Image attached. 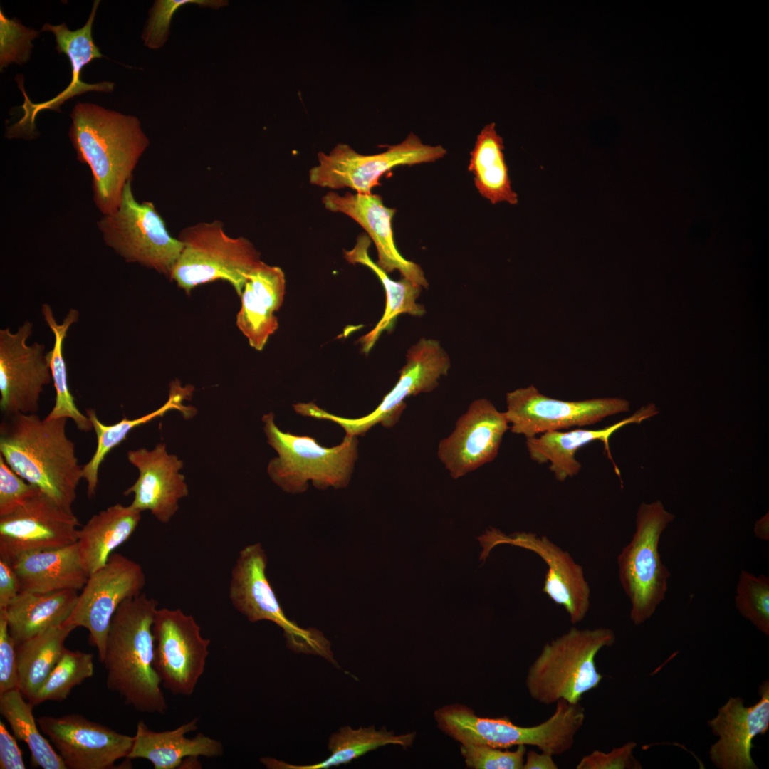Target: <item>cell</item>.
Wrapping results in <instances>:
<instances>
[{
    "label": "cell",
    "instance_id": "cell-1",
    "mask_svg": "<svg viewBox=\"0 0 769 769\" xmlns=\"http://www.w3.org/2000/svg\"><path fill=\"white\" fill-rule=\"evenodd\" d=\"M69 137L77 159L93 176V200L103 215L115 212L149 140L132 115L90 103H78L70 114Z\"/></svg>",
    "mask_w": 769,
    "mask_h": 769
},
{
    "label": "cell",
    "instance_id": "cell-2",
    "mask_svg": "<svg viewBox=\"0 0 769 769\" xmlns=\"http://www.w3.org/2000/svg\"><path fill=\"white\" fill-rule=\"evenodd\" d=\"M67 420L37 414L4 416L0 455L19 476L73 512L83 474L75 444L66 434Z\"/></svg>",
    "mask_w": 769,
    "mask_h": 769
},
{
    "label": "cell",
    "instance_id": "cell-3",
    "mask_svg": "<svg viewBox=\"0 0 769 769\" xmlns=\"http://www.w3.org/2000/svg\"><path fill=\"white\" fill-rule=\"evenodd\" d=\"M158 602L145 593L124 600L114 614L103 663L107 686L135 710L163 715L168 709L154 666L153 623Z\"/></svg>",
    "mask_w": 769,
    "mask_h": 769
},
{
    "label": "cell",
    "instance_id": "cell-4",
    "mask_svg": "<svg viewBox=\"0 0 769 769\" xmlns=\"http://www.w3.org/2000/svg\"><path fill=\"white\" fill-rule=\"evenodd\" d=\"M614 632L605 627L580 629L572 627L545 644L528 669L525 685L535 701L551 705L563 699L578 703L596 689L603 675L596 666V656L615 642Z\"/></svg>",
    "mask_w": 769,
    "mask_h": 769
},
{
    "label": "cell",
    "instance_id": "cell-5",
    "mask_svg": "<svg viewBox=\"0 0 769 769\" xmlns=\"http://www.w3.org/2000/svg\"><path fill=\"white\" fill-rule=\"evenodd\" d=\"M555 703L552 716L533 726H518L507 718L478 717L471 708L458 703L436 709L434 718L444 733L461 744H483L501 748L533 746L554 756L572 748L585 718L580 703H570L563 699Z\"/></svg>",
    "mask_w": 769,
    "mask_h": 769
},
{
    "label": "cell",
    "instance_id": "cell-6",
    "mask_svg": "<svg viewBox=\"0 0 769 769\" xmlns=\"http://www.w3.org/2000/svg\"><path fill=\"white\" fill-rule=\"evenodd\" d=\"M262 421L267 442L278 454L269 461L267 472L283 491L304 492L309 481L320 490L348 485L358 457L357 436L345 435L340 444L325 447L313 437L281 431L273 412L264 414Z\"/></svg>",
    "mask_w": 769,
    "mask_h": 769
},
{
    "label": "cell",
    "instance_id": "cell-7",
    "mask_svg": "<svg viewBox=\"0 0 769 769\" xmlns=\"http://www.w3.org/2000/svg\"><path fill=\"white\" fill-rule=\"evenodd\" d=\"M178 238L184 246L169 278L187 293L223 280L240 296L249 275L263 261L249 239L229 236L219 220L188 226Z\"/></svg>",
    "mask_w": 769,
    "mask_h": 769
},
{
    "label": "cell",
    "instance_id": "cell-8",
    "mask_svg": "<svg viewBox=\"0 0 769 769\" xmlns=\"http://www.w3.org/2000/svg\"><path fill=\"white\" fill-rule=\"evenodd\" d=\"M674 520L662 503H642L630 542L617 556L619 578L631 603L629 617L635 625L649 619L668 590L670 571L659 551L661 534Z\"/></svg>",
    "mask_w": 769,
    "mask_h": 769
},
{
    "label": "cell",
    "instance_id": "cell-9",
    "mask_svg": "<svg viewBox=\"0 0 769 769\" xmlns=\"http://www.w3.org/2000/svg\"><path fill=\"white\" fill-rule=\"evenodd\" d=\"M105 244L127 262L169 277L183 249L151 202H139L127 182L117 209L98 221Z\"/></svg>",
    "mask_w": 769,
    "mask_h": 769
},
{
    "label": "cell",
    "instance_id": "cell-10",
    "mask_svg": "<svg viewBox=\"0 0 769 769\" xmlns=\"http://www.w3.org/2000/svg\"><path fill=\"white\" fill-rule=\"evenodd\" d=\"M267 557L261 543L249 545L240 552L232 568L229 599L251 622L268 620L281 627L291 650L320 656L335 663L330 641L315 628L304 629L284 614L266 575Z\"/></svg>",
    "mask_w": 769,
    "mask_h": 769
},
{
    "label": "cell",
    "instance_id": "cell-11",
    "mask_svg": "<svg viewBox=\"0 0 769 769\" xmlns=\"http://www.w3.org/2000/svg\"><path fill=\"white\" fill-rule=\"evenodd\" d=\"M406 364L399 371L394 387L384 397L371 413L359 418H345L333 414L313 402L299 403L297 413L305 417L328 419L340 425L347 436H363L377 424L393 427L406 407L405 399L420 393H428L439 385L451 367L450 358L433 339L422 338L407 354Z\"/></svg>",
    "mask_w": 769,
    "mask_h": 769
},
{
    "label": "cell",
    "instance_id": "cell-12",
    "mask_svg": "<svg viewBox=\"0 0 769 769\" xmlns=\"http://www.w3.org/2000/svg\"><path fill=\"white\" fill-rule=\"evenodd\" d=\"M446 153L442 146L424 144L413 133L375 155H362L350 145L340 143L329 153H318V164L310 169L308 178L311 184L320 187L350 188L357 193L370 194L380 185V178L394 167L433 162Z\"/></svg>",
    "mask_w": 769,
    "mask_h": 769
},
{
    "label": "cell",
    "instance_id": "cell-13",
    "mask_svg": "<svg viewBox=\"0 0 769 769\" xmlns=\"http://www.w3.org/2000/svg\"><path fill=\"white\" fill-rule=\"evenodd\" d=\"M145 583V575L140 564L113 553L103 567L89 575L74 609L64 623L75 628H85L90 642L96 647L99 659L103 661L114 614L124 600L142 593Z\"/></svg>",
    "mask_w": 769,
    "mask_h": 769
},
{
    "label": "cell",
    "instance_id": "cell-14",
    "mask_svg": "<svg viewBox=\"0 0 769 769\" xmlns=\"http://www.w3.org/2000/svg\"><path fill=\"white\" fill-rule=\"evenodd\" d=\"M506 400L504 413L511 432L526 439L548 431L594 424L629 410V402L624 399L564 401L544 395L533 385L508 392Z\"/></svg>",
    "mask_w": 769,
    "mask_h": 769
},
{
    "label": "cell",
    "instance_id": "cell-15",
    "mask_svg": "<svg viewBox=\"0 0 769 769\" xmlns=\"http://www.w3.org/2000/svg\"><path fill=\"white\" fill-rule=\"evenodd\" d=\"M153 634L154 666L162 685L173 694L191 696L204 672L210 639L180 609H157Z\"/></svg>",
    "mask_w": 769,
    "mask_h": 769
},
{
    "label": "cell",
    "instance_id": "cell-16",
    "mask_svg": "<svg viewBox=\"0 0 769 769\" xmlns=\"http://www.w3.org/2000/svg\"><path fill=\"white\" fill-rule=\"evenodd\" d=\"M478 540L483 548L479 559L483 563L492 549L501 544L518 546L535 553L548 567L542 592L564 608L572 624L585 619L590 607V587L582 567L568 552L547 536L531 532H515L507 535L497 528L489 527Z\"/></svg>",
    "mask_w": 769,
    "mask_h": 769
},
{
    "label": "cell",
    "instance_id": "cell-17",
    "mask_svg": "<svg viewBox=\"0 0 769 769\" xmlns=\"http://www.w3.org/2000/svg\"><path fill=\"white\" fill-rule=\"evenodd\" d=\"M33 325L26 320L16 332L0 330V409L4 416L37 414L43 387L52 381L45 345H28Z\"/></svg>",
    "mask_w": 769,
    "mask_h": 769
},
{
    "label": "cell",
    "instance_id": "cell-18",
    "mask_svg": "<svg viewBox=\"0 0 769 769\" xmlns=\"http://www.w3.org/2000/svg\"><path fill=\"white\" fill-rule=\"evenodd\" d=\"M78 518L40 489L13 513L0 517V558L12 562L20 555L75 543Z\"/></svg>",
    "mask_w": 769,
    "mask_h": 769
},
{
    "label": "cell",
    "instance_id": "cell-19",
    "mask_svg": "<svg viewBox=\"0 0 769 769\" xmlns=\"http://www.w3.org/2000/svg\"><path fill=\"white\" fill-rule=\"evenodd\" d=\"M40 730L48 737L67 769H108L127 758L134 736L118 733L77 713L41 716Z\"/></svg>",
    "mask_w": 769,
    "mask_h": 769
},
{
    "label": "cell",
    "instance_id": "cell-20",
    "mask_svg": "<svg viewBox=\"0 0 769 769\" xmlns=\"http://www.w3.org/2000/svg\"><path fill=\"white\" fill-rule=\"evenodd\" d=\"M509 429L504 412L487 399H476L457 419L451 434L439 441L438 458L451 478L458 479L491 462Z\"/></svg>",
    "mask_w": 769,
    "mask_h": 769
},
{
    "label": "cell",
    "instance_id": "cell-21",
    "mask_svg": "<svg viewBox=\"0 0 769 769\" xmlns=\"http://www.w3.org/2000/svg\"><path fill=\"white\" fill-rule=\"evenodd\" d=\"M760 699L746 706L740 697H730L716 717L708 721L718 740L711 746L709 758L719 769H757L751 750L753 739L769 728V681L759 687Z\"/></svg>",
    "mask_w": 769,
    "mask_h": 769
},
{
    "label": "cell",
    "instance_id": "cell-22",
    "mask_svg": "<svg viewBox=\"0 0 769 769\" xmlns=\"http://www.w3.org/2000/svg\"><path fill=\"white\" fill-rule=\"evenodd\" d=\"M99 4L100 1H94L86 23L79 29L70 31L64 23L56 26L45 23L43 26L41 31H51L54 34L56 51L68 56L72 68V80L67 88L58 95L40 103H32L21 88L25 97L24 103L21 107L23 109L24 115L19 122L8 128V133L11 138L30 139L35 137L36 135L35 118L42 110L50 109L60 112V106L74 96L88 91L109 93L113 90L115 84L112 82L103 81L90 84L82 81L80 78V73L86 65L95 58L104 57L92 38V26Z\"/></svg>",
    "mask_w": 769,
    "mask_h": 769
},
{
    "label": "cell",
    "instance_id": "cell-23",
    "mask_svg": "<svg viewBox=\"0 0 769 769\" xmlns=\"http://www.w3.org/2000/svg\"><path fill=\"white\" fill-rule=\"evenodd\" d=\"M127 457L139 472L136 481L124 492L125 496L133 494L130 506L141 512L150 511L159 522L168 523L179 508V501L189 493L179 472L183 461L168 454L162 443L152 450H130Z\"/></svg>",
    "mask_w": 769,
    "mask_h": 769
},
{
    "label": "cell",
    "instance_id": "cell-24",
    "mask_svg": "<svg viewBox=\"0 0 769 769\" xmlns=\"http://www.w3.org/2000/svg\"><path fill=\"white\" fill-rule=\"evenodd\" d=\"M325 208L343 214L356 221L375 244L378 256L376 263L387 273L398 271L421 288L429 283L422 268L404 258L394 242L392 219L396 209L384 206L378 194L346 192L343 195L331 191L322 198Z\"/></svg>",
    "mask_w": 769,
    "mask_h": 769
},
{
    "label": "cell",
    "instance_id": "cell-25",
    "mask_svg": "<svg viewBox=\"0 0 769 769\" xmlns=\"http://www.w3.org/2000/svg\"><path fill=\"white\" fill-rule=\"evenodd\" d=\"M659 413L654 404L641 407L629 417L617 423L600 429H576L569 431H548L526 439V447L530 457L538 464L549 462V469L559 481L577 475L581 464L575 458L577 451L582 446L595 441L604 444L608 458L612 461L615 471H619L614 462L609 446L610 437L623 426L637 423Z\"/></svg>",
    "mask_w": 769,
    "mask_h": 769
},
{
    "label": "cell",
    "instance_id": "cell-26",
    "mask_svg": "<svg viewBox=\"0 0 769 769\" xmlns=\"http://www.w3.org/2000/svg\"><path fill=\"white\" fill-rule=\"evenodd\" d=\"M285 291V274L278 266L261 261L248 276L240 295L236 325L256 350L263 349L278 328L274 313L283 304Z\"/></svg>",
    "mask_w": 769,
    "mask_h": 769
},
{
    "label": "cell",
    "instance_id": "cell-27",
    "mask_svg": "<svg viewBox=\"0 0 769 769\" xmlns=\"http://www.w3.org/2000/svg\"><path fill=\"white\" fill-rule=\"evenodd\" d=\"M197 723L195 718L175 729L157 732L140 721L127 758L147 760L155 769H175L180 768L184 758L189 757L222 755L224 747L219 740L202 733L192 738L185 736L198 728Z\"/></svg>",
    "mask_w": 769,
    "mask_h": 769
},
{
    "label": "cell",
    "instance_id": "cell-28",
    "mask_svg": "<svg viewBox=\"0 0 769 769\" xmlns=\"http://www.w3.org/2000/svg\"><path fill=\"white\" fill-rule=\"evenodd\" d=\"M11 563L20 592L78 591L89 576L81 563L76 543L56 549L27 552Z\"/></svg>",
    "mask_w": 769,
    "mask_h": 769
},
{
    "label": "cell",
    "instance_id": "cell-29",
    "mask_svg": "<svg viewBox=\"0 0 769 769\" xmlns=\"http://www.w3.org/2000/svg\"><path fill=\"white\" fill-rule=\"evenodd\" d=\"M141 513L130 505L116 503L94 514L79 529L76 544L88 575L103 567L113 551L130 538Z\"/></svg>",
    "mask_w": 769,
    "mask_h": 769
},
{
    "label": "cell",
    "instance_id": "cell-30",
    "mask_svg": "<svg viewBox=\"0 0 769 769\" xmlns=\"http://www.w3.org/2000/svg\"><path fill=\"white\" fill-rule=\"evenodd\" d=\"M371 239L367 234L357 238L350 250H344V258L352 264H361L370 270L382 283L386 297L384 313L372 330L362 336L359 342L364 353L367 354L374 347L381 334L391 330L397 318L401 314L420 317L425 314L424 306L417 303L422 288L406 278L399 281L390 278L369 255Z\"/></svg>",
    "mask_w": 769,
    "mask_h": 769
},
{
    "label": "cell",
    "instance_id": "cell-31",
    "mask_svg": "<svg viewBox=\"0 0 769 769\" xmlns=\"http://www.w3.org/2000/svg\"><path fill=\"white\" fill-rule=\"evenodd\" d=\"M77 590L20 592L2 611L16 644L63 623L74 609Z\"/></svg>",
    "mask_w": 769,
    "mask_h": 769
},
{
    "label": "cell",
    "instance_id": "cell-32",
    "mask_svg": "<svg viewBox=\"0 0 769 769\" xmlns=\"http://www.w3.org/2000/svg\"><path fill=\"white\" fill-rule=\"evenodd\" d=\"M191 387L183 388L179 382H173L171 385L169 399L159 409L147 414L142 417L129 419L124 417L120 422L107 425L102 423L98 419L95 409L86 410V415L89 417L93 429L97 436V446L91 459L82 466L83 478L87 483V495L91 498L95 496L98 484V473L100 467L108 454L115 447L118 446L127 435L135 428L150 422V421L162 417L170 410L179 411L184 419L192 417L196 413V409L184 406L183 401L191 392Z\"/></svg>",
    "mask_w": 769,
    "mask_h": 769
},
{
    "label": "cell",
    "instance_id": "cell-33",
    "mask_svg": "<svg viewBox=\"0 0 769 769\" xmlns=\"http://www.w3.org/2000/svg\"><path fill=\"white\" fill-rule=\"evenodd\" d=\"M415 732L396 735L385 727L377 730L373 726L354 729L350 726L340 728L329 738L328 749L330 755L321 762L310 765H293L273 758L264 757L261 762L270 769H326L350 763L370 751L389 744L403 748L411 746Z\"/></svg>",
    "mask_w": 769,
    "mask_h": 769
},
{
    "label": "cell",
    "instance_id": "cell-34",
    "mask_svg": "<svg viewBox=\"0 0 769 769\" xmlns=\"http://www.w3.org/2000/svg\"><path fill=\"white\" fill-rule=\"evenodd\" d=\"M503 149V138L495 123L487 124L478 135L471 152L469 170L483 197L493 204L505 202L513 205L518 203V195L511 188Z\"/></svg>",
    "mask_w": 769,
    "mask_h": 769
},
{
    "label": "cell",
    "instance_id": "cell-35",
    "mask_svg": "<svg viewBox=\"0 0 769 769\" xmlns=\"http://www.w3.org/2000/svg\"><path fill=\"white\" fill-rule=\"evenodd\" d=\"M75 629L63 622L16 645L19 689L28 701L60 660L66 639Z\"/></svg>",
    "mask_w": 769,
    "mask_h": 769
},
{
    "label": "cell",
    "instance_id": "cell-36",
    "mask_svg": "<svg viewBox=\"0 0 769 769\" xmlns=\"http://www.w3.org/2000/svg\"><path fill=\"white\" fill-rule=\"evenodd\" d=\"M41 314L55 339L52 350L46 352V357L51 368L56 397L54 405L46 417L50 419H72L79 430L90 431L93 429L92 423L89 417L77 407L69 389L66 364L63 355L64 340L70 326L78 320L79 312L76 309H70L63 322L58 323L50 305L44 303L41 307Z\"/></svg>",
    "mask_w": 769,
    "mask_h": 769
},
{
    "label": "cell",
    "instance_id": "cell-37",
    "mask_svg": "<svg viewBox=\"0 0 769 769\" xmlns=\"http://www.w3.org/2000/svg\"><path fill=\"white\" fill-rule=\"evenodd\" d=\"M33 707L25 701L19 689L0 694V713L15 737L27 744L32 765L43 769H67L58 752L38 729Z\"/></svg>",
    "mask_w": 769,
    "mask_h": 769
},
{
    "label": "cell",
    "instance_id": "cell-38",
    "mask_svg": "<svg viewBox=\"0 0 769 769\" xmlns=\"http://www.w3.org/2000/svg\"><path fill=\"white\" fill-rule=\"evenodd\" d=\"M93 671L92 654L66 648L44 684L28 702L35 706L47 701L65 700L72 689L91 677Z\"/></svg>",
    "mask_w": 769,
    "mask_h": 769
},
{
    "label": "cell",
    "instance_id": "cell-39",
    "mask_svg": "<svg viewBox=\"0 0 769 769\" xmlns=\"http://www.w3.org/2000/svg\"><path fill=\"white\" fill-rule=\"evenodd\" d=\"M735 604L739 613L765 635H769V578L741 571Z\"/></svg>",
    "mask_w": 769,
    "mask_h": 769
},
{
    "label": "cell",
    "instance_id": "cell-40",
    "mask_svg": "<svg viewBox=\"0 0 769 769\" xmlns=\"http://www.w3.org/2000/svg\"><path fill=\"white\" fill-rule=\"evenodd\" d=\"M197 4L202 7L218 9L228 4L225 0H158L150 9L148 21L142 38L150 48L158 49L164 46L169 35L172 18L181 6Z\"/></svg>",
    "mask_w": 769,
    "mask_h": 769
},
{
    "label": "cell",
    "instance_id": "cell-41",
    "mask_svg": "<svg viewBox=\"0 0 769 769\" xmlns=\"http://www.w3.org/2000/svg\"><path fill=\"white\" fill-rule=\"evenodd\" d=\"M39 32L28 28L16 19L6 18L0 10V68L15 62L21 64L27 61L33 47L31 41Z\"/></svg>",
    "mask_w": 769,
    "mask_h": 769
},
{
    "label": "cell",
    "instance_id": "cell-42",
    "mask_svg": "<svg viewBox=\"0 0 769 769\" xmlns=\"http://www.w3.org/2000/svg\"><path fill=\"white\" fill-rule=\"evenodd\" d=\"M460 749L466 765L474 769H523L527 752L524 745L508 750L488 745L462 743Z\"/></svg>",
    "mask_w": 769,
    "mask_h": 769
},
{
    "label": "cell",
    "instance_id": "cell-43",
    "mask_svg": "<svg viewBox=\"0 0 769 769\" xmlns=\"http://www.w3.org/2000/svg\"><path fill=\"white\" fill-rule=\"evenodd\" d=\"M38 489L14 472L0 455V517L17 510Z\"/></svg>",
    "mask_w": 769,
    "mask_h": 769
},
{
    "label": "cell",
    "instance_id": "cell-44",
    "mask_svg": "<svg viewBox=\"0 0 769 769\" xmlns=\"http://www.w3.org/2000/svg\"><path fill=\"white\" fill-rule=\"evenodd\" d=\"M637 743L629 741L605 753L598 750L582 757L577 769H640L641 763L634 757Z\"/></svg>",
    "mask_w": 769,
    "mask_h": 769
},
{
    "label": "cell",
    "instance_id": "cell-45",
    "mask_svg": "<svg viewBox=\"0 0 769 769\" xmlns=\"http://www.w3.org/2000/svg\"><path fill=\"white\" fill-rule=\"evenodd\" d=\"M15 689H19L16 644L4 614L0 612V694Z\"/></svg>",
    "mask_w": 769,
    "mask_h": 769
},
{
    "label": "cell",
    "instance_id": "cell-46",
    "mask_svg": "<svg viewBox=\"0 0 769 769\" xmlns=\"http://www.w3.org/2000/svg\"><path fill=\"white\" fill-rule=\"evenodd\" d=\"M0 768L25 769L22 753L14 737L0 721Z\"/></svg>",
    "mask_w": 769,
    "mask_h": 769
},
{
    "label": "cell",
    "instance_id": "cell-47",
    "mask_svg": "<svg viewBox=\"0 0 769 769\" xmlns=\"http://www.w3.org/2000/svg\"><path fill=\"white\" fill-rule=\"evenodd\" d=\"M19 592V580L11 563L0 558V611L4 610Z\"/></svg>",
    "mask_w": 769,
    "mask_h": 769
},
{
    "label": "cell",
    "instance_id": "cell-48",
    "mask_svg": "<svg viewBox=\"0 0 769 769\" xmlns=\"http://www.w3.org/2000/svg\"><path fill=\"white\" fill-rule=\"evenodd\" d=\"M523 769H558V766L554 761L553 755L549 753L541 751L540 753L535 750H529L526 753Z\"/></svg>",
    "mask_w": 769,
    "mask_h": 769
},
{
    "label": "cell",
    "instance_id": "cell-49",
    "mask_svg": "<svg viewBox=\"0 0 769 769\" xmlns=\"http://www.w3.org/2000/svg\"><path fill=\"white\" fill-rule=\"evenodd\" d=\"M769 518L768 513L758 520L754 525L755 536L762 540H769Z\"/></svg>",
    "mask_w": 769,
    "mask_h": 769
}]
</instances>
